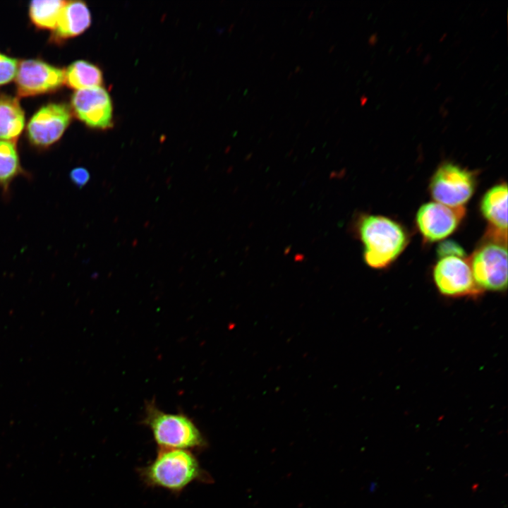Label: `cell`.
<instances>
[{
  "instance_id": "obj_15",
  "label": "cell",
  "mask_w": 508,
  "mask_h": 508,
  "mask_svg": "<svg viewBox=\"0 0 508 508\" xmlns=\"http://www.w3.org/2000/svg\"><path fill=\"white\" fill-rule=\"evenodd\" d=\"M16 143L0 140V187L8 192L11 182L23 174Z\"/></svg>"
},
{
  "instance_id": "obj_2",
  "label": "cell",
  "mask_w": 508,
  "mask_h": 508,
  "mask_svg": "<svg viewBox=\"0 0 508 508\" xmlns=\"http://www.w3.org/2000/svg\"><path fill=\"white\" fill-rule=\"evenodd\" d=\"M141 423L152 433L158 449L202 451L208 442L193 418L182 411L167 413L155 400L145 402Z\"/></svg>"
},
{
  "instance_id": "obj_14",
  "label": "cell",
  "mask_w": 508,
  "mask_h": 508,
  "mask_svg": "<svg viewBox=\"0 0 508 508\" xmlns=\"http://www.w3.org/2000/svg\"><path fill=\"white\" fill-rule=\"evenodd\" d=\"M102 73L95 65L86 61H77L65 71V83L77 90L99 87Z\"/></svg>"
},
{
  "instance_id": "obj_7",
  "label": "cell",
  "mask_w": 508,
  "mask_h": 508,
  "mask_svg": "<svg viewBox=\"0 0 508 508\" xmlns=\"http://www.w3.org/2000/svg\"><path fill=\"white\" fill-rule=\"evenodd\" d=\"M16 83L20 97L51 92L65 83V71L40 60H23L18 64Z\"/></svg>"
},
{
  "instance_id": "obj_19",
  "label": "cell",
  "mask_w": 508,
  "mask_h": 508,
  "mask_svg": "<svg viewBox=\"0 0 508 508\" xmlns=\"http://www.w3.org/2000/svg\"><path fill=\"white\" fill-rule=\"evenodd\" d=\"M71 181L78 187L85 186L90 180L89 171L83 167L73 169L69 174Z\"/></svg>"
},
{
  "instance_id": "obj_17",
  "label": "cell",
  "mask_w": 508,
  "mask_h": 508,
  "mask_svg": "<svg viewBox=\"0 0 508 508\" xmlns=\"http://www.w3.org/2000/svg\"><path fill=\"white\" fill-rule=\"evenodd\" d=\"M18 61L0 54V85L11 81L16 75Z\"/></svg>"
},
{
  "instance_id": "obj_8",
  "label": "cell",
  "mask_w": 508,
  "mask_h": 508,
  "mask_svg": "<svg viewBox=\"0 0 508 508\" xmlns=\"http://www.w3.org/2000/svg\"><path fill=\"white\" fill-rule=\"evenodd\" d=\"M466 214L464 207H451L437 202L423 205L416 214V225L428 242L442 240L459 226Z\"/></svg>"
},
{
  "instance_id": "obj_3",
  "label": "cell",
  "mask_w": 508,
  "mask_h": 508,
  "mask_svg": "<svg viewBox=\"0 0 508 508\" xmlns=\"http://www.w3.org/2000/svg\"><path fill=\"white\" fill-rule=\"evenodd\" d=\"M364 247L366 264L375 269L385 268L402 253L408 243L404 229L397 222L381 215H366L358 224Z\"/></svg>"
},
{
  "instance_id": "obj_16",
  "label": "cell",
  "mask_w": 508,
  "mask_h": 508,
  "mask_svg": "<svg viewBox=\"0 0 508 508\" xmlns=\"http://www.w3.org/2000/svg\"><path fill=\"white\" fill-rule=\"evenodd\" d=\"M66 1H32L30 4L29 16L33 24L41 29L54 30Z\"/></svg>"
},
{
  "instance_id": "obj_18",
  "label": "cell",
  "mask_w": 508,
  "mask_h": 508,
  "mask_svg": "<svg viewBox=\"0 0 508 508\" xmlns=\"http://www.w3.org/2000/svg\"><path fill=\"white\" fill-rule=\"evenodd\" d=\"M437 252L440 258L451 255L464 258L465 255L464 249L456 243L452 241H447L440 243Z\"/></svg>"
},
{
  "instance_id": "obj_10",
  "label": "cell",
  "mask_w": 508,
  "mask_h": 508,
  "mask_svg": "<svg viewBox=\"0 0 508 508\" xmlns=\"http://www.w3.org/2000/svg\"><path fill=\"white\" fill-rule=\"evenodd\" d=\"M71 107L76 116L90 127L104 129L112 126L111 100L100 86L75 91Z\"/></svg>"
},
{
  "instance_id": "obj_13",
  "label": "cell",
  "mask_w": 508,
  "mask_h": 508,
  "mask_svg": "<svg viewBox=\"0 0 508 508\" xmlns=\"http://www.w3.org/2000/svg\"><path fill=\"white\" fill-rule=\"evenodd\" d=\"M24 124V112L18 99L0 96V140L16 143Z\"/></svg>"
},
{
  "instance_id": "obj_1",
  "label": "cell",
  "mask_w": 508,
  "mask_h": 508,
  "mask_svg": "<svg viewBox=\"0 0 508 508\" xmlns=\"http://www.w3.org/2000/svg\"><path fill=\"white\" fill-rule=\"evenodd\" d=\"M138 474L145 485L177 495L193 482H214L195 454L183 449H158L155 458L140 468Z\"/></svg>"
},
{
  "instance_id": "obj_5",
  "label": "cell",
  "mask_w": 508,
  "mask_h": 508,
  "mask_svg": "<svg viewBox=\"0 0 508 508\" xmlns=\"http://www.w3.org/2000/svg\"><path fill=\"white\" fill-rule=\"evenodd\" d=\"M476 184L474 171L446 162L435 171L429 190L437 202L451 207H464L473 195Z\"/></svg>"
},
{
  "instance_id": "obj_6",
  "label": "cell",
  "mask_w": 508,
  "mask_h": 508,
  "mask_svg": "<svg viewBox=\"0 0 508 508\" xmlns=\"http://www.w3.org/2000/svg\"><path fill=\"white\" fill-rule=\"evenodd\" d=\"M440 293L448 297L475 296L482 293L473 277L468 260L455 255L441 258L433 269Z\"/></svg>"
},
{
  "instance_id": "obj_4",
  "label": "cell",
  "mask_w": 508,
  "mask_h": 508,
  "mask_svg": "<svg viewBox=\"0 0 508 508\" xmlns=\"http://www.w3.org/2000/svg\"><path fill=\"white\" fill-rule=\"evenodd\" d=\"M507 233L490 228L468 260L478 288L502 291L507 287Z\"/></svg>"
},
{
  "instance_id": "obj_11",
  "label": "cell",
  "mask_w": 508,
  "mask_h": 508,
  "mask_svg": "<svg viewBox=\"0 0 508 508\" xmlns=\"http://www.w3.org/2000/svg\"><path fill=\"white\" fill-rule=\"evenodd\" d=\"M91 23L90 11L85 2L66 1L59 14L56 25L53 30L51 40L62 41L83 33Z\"/></svg>"
},
{
  "instance_id": "obj_9",
  "label": "cell",
  "mask_w": 508,
  "mask_h": 508,
  "mask_svg": "<svg viewBox=\"0 0 508 508\" xmlns=\"http://www.w3.org/2000/svg\"><path fill=\"white\" fill-rule=\"evenodd\" d=\"M71 119V111L66 104L51 103L42 107L30 120L28 136L37 147H47L63 135Z\"/></svg>"
},
{
  "instance_id": "obj_12",
  "label": "cell",
  "mask_w": 508,
  "mask_h": 508,
  "mask_svg": "<svg viewBox=\"0 0 508 508\" xmlns=\"http://www.w3.org/2000/svg\"><path fill=\"white\" fill-rule=\"evenodd\" d=\"M507 186L497 184L489 189L480 202V211L490 227L507 231Z\"/></svg>"
}]
</instances>
